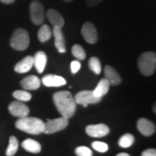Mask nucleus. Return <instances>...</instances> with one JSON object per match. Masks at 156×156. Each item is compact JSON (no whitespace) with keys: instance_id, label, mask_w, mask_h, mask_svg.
<instances>
[{"instance_id":"1","label":"nucleus","mask_w":156,"mask_h":156,"mask_svg":"<svg viewBox=\"0 0 156 156\" xmlns=\"http://www.w3.org/2000/svg\"><path fill=\"white\" fill-rule=\"evenodd\" d=\"M53 101L62 116L69 119L75 115L76 103L70 92L58 91L53 95Z\"/></svg>"},{"instance_id":"2","label":"nucleus","mask_w":156,"mask_h":156,"mask_svg":"<svg viewBox=\"0 0 156 156\" xmlns=\"http://www.w3.org/2000/svg\"><path fill=\"white\" fill-rule=\"evenodd\" d=\"M16 128L30 134H39L44 131V122L36 117L25 116L16 122Z\"/></svg>"},{"instance_id":"3","label":"nucleus","mask_w":156,"mask_h":156,"mask_svg":"<svg viewBox=\"0 0 156 156\" xmlns=\"http://www.w3.org/2000/svg\"><path fill=\"white\" fill-rule=\"evenodd\" d=\"M138 68L144 76H151L155 72L156 54L152 51L142 53L138 59Z\"/></svg>"},{"instance_id":"4","label":"nucleus","mask_w":156,"mask_h":156,"mask_svg":"<svg viewBox=\"0 0 156 156\" xmlns=\"http://www.w3.org/2000/svg\"><path fill=\"white\" fill-rule=\"evenodd\" d=\"M11 46L16 50H25L30 44V36L24 29H17L11 38Z\"/></svg>"},{"instance_id":"5","label":"nucleus","mask_w":156,"mask_h":156,"mask_svg":"<svg viewBox=\"0 0 156 156\" xmlns=\"http://www.w3.org/2000/svg\"><path fill=\"white\" fill-rule=\"evenodd\" d=\"M69 125V119L61 116L56 119L49 120L47 122H44V134H54L59 132L67 128Z\"/></svg>"},{"instance_id":"6","label":"nucleus","mask_w":156,"mask_h":156,"mask_svg":"<svg viewBox=\"0 0 156 156\" xmlns=\"http://www.w3.org/2000/svg\"><path fill=\"white\" fill-rule=\"evenodd\" d=\"M30 13L31 21L34 24L41 25L44 22V9L43 5L37 0H34L31 2L30 5Z\"/></svg>"},{"instance_id":"7","label":"nucleus","mask_w":156,"mask_h":156,"mask_svg":"<svg viewBox=\"0 0 156 156\" xmlns=\"http://www.w3.org/2000/svg\"><path fill=\"white\" fill-rule=\"evenodd\" d=\"M76 103L83 105V107H88L89 104H95L100 102L101 98L97 97L94 95L93 90H83L78 92L75 96Z\"/></svg>"},{"instance_id":"8","label":"nucleus","mask_w":156,"mask_h":156,"mask_svg":"<svg viewBox=\"0 0 156 156\" xmlns=\"http://www.w3.org/2000/svg\"><path fill=\"white\" fill-rule=\"evenodd\" d=\"M82 35L85 39L86 42H88L90 44H94L98 40L97 30L95 29V25L90 22H86L82 27Z\"/></svg>"},{"instance_id":"9","label":"nucleus","mask_w":156,"mask_h":156,"mask_svg":"<svg viewBox=\"0 0 156 156\" xmlns=\"http://www.w3.org/2000/svg\"><path fill=\"white\" fill-rule=\"evenodd\" d=\"M86 133L88 135L95 138L104 137L109 134V128L106 124L100 123L95 125H89L86 127Z\"/></svg>"},{"instance_id":"10","label":"nucleus","mask_w":156,"mask_h":156,"mask_svg":"<svg viewBox=\"0 0 156 156\" xmlns=\"http://www.w3.org/2000/svg\"><path fill=\"white\" fill-rule=\"evenodd\" d=\"M9 111L13 116L23 118V117L28 116L30 108L21 101H15L10 103Z\"/></svg>"},{"instance_id":"11","label":"nucleus","mask_w":156,"mask_h":156,"mask_svg":"<svg viewBox=\"0 0 156 156\" xmlns=\"http://www.w3.org/2000/svg\"><path fill=\"white\" fill-rule=\"evenodd\" d=\"M137 128L144 136H151L155 132V125L146 118H140L137 122Z\"/></svg>"},{"instance_id":"12","label":"nucleus","mask_w":156,"mask_h":156,"mask_svg":"<svg viewBox=\"0 0 156 156\" xmlns=\"http://www.w3.org/2000/svg\"><path fill=\"white\" fill-rule=\"evenodd\" d=\"M42 83L46 87H61L66 84V80L57 75H46L42 79Z\"/></svg>"},{"instance_id":"13","label":"nucleus","mask_w":156,"mask_h":156,"mask_svg":"<svg viewBox=\"0 0 156 156\" xmlns=\"http://www.w3.org/2000/svg\"><path fill=\"white\" fill-rule=\"evenodd\" d=\"M52 34L54 35L55 38V46L59 53H65L66 52V46H65V39L62 31L61 28L54 27L52 30Z\"/></svg>"},{"instance_id":"14","label":"nucleus","mask_w":156,"mask_h":156,"mask_svg":"<svg viewBox=\"0 0 156 156\" xmlns=\"http://www.w3.org/2000/svg\"><path fill=\"white\" fill-rule=\"evenodd\" d=\"M105 78L108 80L110 85L115 86L122 83V77L116 70L109 65H106L104 68Z\"/></svg>"},{"instance_id":"15","label":"nucleus","mask_w":156,"mask_h":156,"mask_svg":"<svg viewBox=\"0 0 156 156\" xmlns=\"http://www.w3.org/2000/svg\"><path fill=\"white\" fill-rule=\"evenodd\" d=\"M46 16L48 17L50 23L53 25V27H57V28H62L64 25V19L61 14L54 9H50L48 10Z\"/></svg>"},{"instance_id":"16","label":"nucleus","mask_w":156,"mask_h":156,"mask_svg":"<svg viewBox=\"0 0 156 156\" xmlns=\"http://www.w3.org/2000/svg\"><path fill=\"white\" fill-rule=\"evenodd\" d=\"M34 65L33 56H27L20 62H18L15 66V71L17 73H26L30 70Z\"/></svg>"},{"instance_id":"17","label":"nucleus","mask_w":156,"mask_h":156,"mask_svg":"<svg viewBox=\"0 0 156 156\" xmlns=\"http://www.w3.org/2000/svg\"><path fill=\"white\" fill-rule=\"evenodd\" d=\"M20 83L25 90H35L40 88L41 81L36 76H29L27 77L23 78Z\"/></svg>"},{"instance_id":"18","label":"nucleus","mask_w":156,"mask_h":156,"mask_svg":"<svg viewBox=\"0 0 156 156\" xmlns=\"http://www.w3.org/2000/svg\"><path fill=\"white\" fill-rule=\"evenodd\" d=\"M34 58V65L37 69V71L39 74H42L44 70V68L47 63V56L44 51H37L35 56H33Z\"/></svg>"},{"instance_id":"19","label":"nucleus","mask_w":156,"mask_h":156,"mask_svg":"<svg viewBox=\"0 0 156 156\" xmlns=\"http://www.w3.org/2000/svg\"><path fill=\"white\" fill-rule=\"evenodd\" d=\"M109 87H110V84L108 82V80L106 78H103L101 80L99 83L95 87V89L93 90V93L95 96L102 98L104 95L108 94V92L109 90Z\"/></svg>"},{"instance_id":"20","label":"nucleus","mask_w":156,"mask_h":156,"mask_svg":"<svg viewBox=\"0 0 156 156\" xmlns=\"http://www.w3.org/2000/svg\"><path fill=\"white\" fill-rule=\"evenodd\" d=\"M22 147H23V149L32 154H38L42 149L40 143L32 139L24 140L22 142Z\"/></svg>"},{"instance_id":"21","label":"nucleus","mask_w":156,"mask_h":156,"mask_svg":"<svg viewBox=\"0 0 156 156\" xmlns=\"http://www.w3.org/2000/svg\"><path fill=\"white\" fill-rule=\"evenodd\" d=\"M52 36V30L48 24H43L41 28L39 29L37 37L41 43H44L46 41L50 40Z\"/></svg>"},{"instance_id":"22","label":"nucleus","mask_w":156,"mask_h":156,"mask_svg":"<svg viewBox=\"0 0 156 156\" xmlns=\"http://www.w3.org/2000/svg\"><path fill=\"white\" fill-rule=\"evenodd\" d=\"M18 140L15 136H11L9 140V145L6 149V155L13 156L17 152L18 149Z\"/></svg>"},{"instance_id":"23","label":"nucleus","mask_w":156,"mask_h":156,"mask_svg":"<svg viewBox=\"0 0 156 156\" xmlns=\"http://www.w3.org/2000/svg\"><path fill=\"white\" fill-rule=\"evenodd\" d=\"M134 136L131 134H123L122 136L120 138L118 143H119V146L121 147H123V148H128L129 147L134 144Z\"/></svg>"},{"instance_id":"24","label":"nucleus","mask_w":156,"mask_h":156,"mask_svg":"<svg viewBox=\"0 0 156 156\" xmlns=\"http://www.w3.org/2000/svg\"><path fill=\"white\" fill-rule=\"evenodd\" d=\"M89 67L95 75H99L101 71V64L100 60L95 56H92L89 59Z\"/></svg>"},{"instance_id":"25","label":"nucleus","mask_w":156,"mask_h":156,"mask_svg":"<svg viewBox=\"0 0 156 156\" xmlns=\"http://www.w3.org/2000/svg\"><path fill=\"white\" fill-rule=\"evenodd\" d=\"M12 95L17 101H29L31 99V94L26 90H16L13 92Z\"/></svg>"},{"instance_id":"26","label":"nucleus","mask_w":156,"mask_h":156,"mask_svg":"<svg viewBox=\"0 0 156 156\" xmlns=\"http://www.w3.org/2000/svg\"><path fill=\"white\" fill-rule=\"evenodd\" d=\"M71 52L72 55L78 60H84L86 57V53L83 48L79 44L73 45L72 49H71Z\"/></svg>"},{"instance_id":"27","label":"nucleus","mask_w":156,"mask_h":156,"mask_svg":"<svg viewBox=\"0 0 156 156\" xmlns=\"http://www.w3.org/2000/svg\"><path fill=\"white\" fill-rule=\"evenodd\" d=\"M76 154L77 156H92L93 153L92 150L89 148L88 147H84V146H81L76 148Z\"/></svg>"},{"instance_id":"28","label":"nucleus","mask_w":156,"mask_h":156,"mask_svg":"<svg viewBox=\"0 0 156 156\" xmlns=\"http://www.w3.org/2000/svg\"><path fill=\"white\" fill-rule=\"evenodd\" d=\"M92 147L100 153H105L108 150V146L105 142L102 141H94L92 143Z\"/></svg>"},{"instance_id":"29","label":"nucleus","mask_w":156,"mask_h":156,"mask_svg":"<svg viewBox=\"0 0 156 156\" xmlns=\"http://www.w3.org/2000/svg\"><path fill=\"white\" fill-rule=\"evenodd\" d=\"M81 69V62L79 61H72L70 64V69L72 74H76L79 71V69Z\"/></svg>"},{"instance_id":"30","label":"nucleus","mask_w":156,"mask_h":156,"mask_svg":"<svg viewBox=\"0 0 156 156\" xmlns=\"http://www.w3.org/2000/svg\"><path fill=\"white\" fill-rule=\"evenodd\" d=\"M141 156H156V150L153 149V148L147 149L144 152H142Z\"/></svg>"},{"instance_id":"31","label":"nucleus","mask_w":156,"mask_h":156,"mask_svg":"<svg viewBox=\"0 0 156 156\" xmlns=\"http://www.w3.org/2000/svg\"><path fill=\"white\" fill-rule=\"evenodd\" d=\"M101 1H103V0H87V5L89 7H93V6L97 5L98 4H100Z\"/></svg>"},{"instance_id":"32","label":"nucleus","mask_w":156,"mask_h":156,"mask_svg":"<svg viewBox=\"0 0 156 156\" xmlns=\"http://www.w3.org/2000/svg\"><path fill=\"white\" fill-rule=\"evenodd\" d=\"M3 4H5V5H11L12 3L15 2V0H0Z\"/></svg>"},{"instance_id":"33","label":"nucleus","mask_w":156,"mask_h":156,"mask_svg":"<svg viewBox=\"0 0 156 156\" xmlns=\"http://www.w3.org/2000/svg\"><path fill=\"white\" fill-rule=\"evenodd\" d=\"M116 156H130L127 153H120V154H118Z\"/></svg>"},{"instance_id":"34","label":"nucleus","mask_w":156,"mask_h":156,"mask_svg":"<svg viewBox=\"0 0 156 156\" xmlns=\"http://www.w3.org/2000/svg\"><path fill=\"white\" fill-rule=\"evenodd\" d=\"M64 1H66V2H70V1H72V0H64Z\"/></svg>"}]
</instances>
